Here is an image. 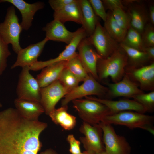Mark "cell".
<instances>
[{"label": "cell", "instance_id": "obj_1", "mask_svg": "<svg viewBox=\"0 0 154 154\" xmlns=\"http://www.w3.org/2000/svg\"><path fill=\"white\" fill-rule=\"evenodd\" d=\"M46 123L28 120L15 108L0 112V154H38L42 146L39 137Z\"/></svg>", "mask_w": 154, "mask_h": 154}, {"label": "cell", "instance_id": "obj_2", "mask_svg": "<svg viewBox=\"0 0 154 154\" xmlns=\"http://www.w3.org/2000/svg\"><path fill=\"white\" fill-rule=\"evenodd\" d=\"M128 60L126 54L120 46L108 57L99 59L97 64L98 79L110 77L114 83L120 81L124 75Z\"/></svg>", "mask_w": 154, "mask_h": 154}, {"label": "cell", "instance_id": "obj_3", "mask_svg": "<svg viewBox=\"0 0 154 154\" xmlns=\"http://www.w3.org/2000/svg\"><path fill=\"white\" fill-rule=\"evenodd\" d=\"M124 126L131 129L140 128L154 134V117L131 111H125L106 116L101 121Z\"/></svg>", "mask_w": 154, "mask_h": 154}, {"label": "cell", "instance_id": "obj_4", "mask_svg": "<svg viewBox=\"0 0 154 154\" xmlns=\"http://www.w3.org/2000/svg\"><path fill=\"white\" fill-rule=\"evenodd\" d=\"M73 107L84 122L92 125L99 124L106 116L110 115L108 108L96 100L85 98L72 101Z\"/></svg>", "mask_w": 154, "mask_h": 154}, {"label": "cell", "instance_id": "obj_5", "mask_svg": "<svg viewBox=\"0 0 154 154\" xmlns=\"http://www.w3.org/2000/svg\"><path fill=\"white\" fill-rule=\"evenodd\" d=\"M22 29L14 7H9L4 21L0 23V37L6 44H11L12 49L17 54L22 49L19 40Z\"/></svg>", "mask_w": 154, "mask_h": 154}, {"label": "cell", "instance_id": "obj_6", "mask_svg": "<svg viewBox=\"0 0 154 154\" xmlns=\"http://www.w3.org/2000/svg\"><path fill=\"white\" fill-rule=\"evenodd\" d=\"M30 70L29 66L22 68L16 89L17 98L40 102L41 88Z\"/></svg>", "mask_w": 154, "mask_h": 154}, {"label": "cell", "instance_id": "obj_7", "mask_svg": "<svg viewBox=\"0 0 154 154\" xmlns=\"http://www.w3.org/2000/svg\"><path fill=\"white\" fill-rule=\"evenodd\" d=\"M105 150L108 154H131V146L123 136L117 135L111 125L101 122Z\"/></svg>", "mask_w": 154, "mask_h": 154}, {"label": "cell", "instance_id": "obj_8", "mask_svg": "<svg viewBox=\"0 0 154 154\" xmlns=\"http://www.w3.org/2000/svg\"><path fill=\"white\" fill-rule=\"evenodd\" d=\"M87 37L98 54L103 58L109 56L120 46L119 43L109 35L98 20L94 32Z\"/></svg>", "mask_w": 154, "mask_h": 154}, {"label": "cell", "instance_id": "obj_9", "mask_svg": "<svg viewBox=\"0 0 154 154\" xmlns=\"http://www.w3.org/2000/svg\"><path fill=\"white\" fill-rule=\"evenodd\" d=\"M108 88L99 83L94 78L89 75L83 83L68 92L61 102L62 106H67L70 101L92 95H102L108 93Z\"/></svg>", "mask_w": 154, "mask_h": 154}, {"label": "cell", "instance_id": "obj_10", "mask_svg": "<svg viewBox=\"0 0 154 154\" xmlns=\"http://www.w3.org/2000/svg\"><path fill=\"white\" fill-rule=\"evenodd\" d=\"M79 131L84 135L80 140L86 151L97 153L105 150L102 131L99 124L92 125L83 122Z\"/></svg>", "mask_w": 154, "mask_h": 154}, {"label": "cell", "instance_id": "obj_11", "mask_svg": "<svg viewBox=\"0 0 154 154\" xmlns=\"http://www.w3.org/2000/svg\"><path fill=\"white\" fill-rule=\"evenodd\" d=\"M77 49L81 62L87 73L98 80L97 64L99 59L102 58L98 54L87 37L81 41Z\"/></svg>", "mask_w": 154, "mask_h": 154}, {"label": "cell", "instance_id": "obj_12", "mask_svg": "<svg viewBox=\"0 0 154 154\" xmlns=\"http://www.w3.org/2000/svg\"><path fill=\"white\" fill-rule=\"evenodd\" d=\"M76 33L72 41L56 57L44 61H37L29 66L30 70L37 71L53 64L63 61H67L76 53V50L81 41L88 36L85 31L81 27L76 30Z\"/></svg>", "mask_w": 154, "mask_h": 154}, {"label": "cell", "instance_id": "obj_13", "mask_svg": "<svg viewBox=\"0 0 154 154\" xmlns=\"http://www.w3.org/2000/svg\"><path fill=\"white\" fill-rule=\"evenodd\" d=\"M68 92L58 80L41 88L40 102L46 114L48 115L55 108L58 102Z\"/></svg>", "mask_w": 154, "mask_h": 154}, {"label": "cell", "instance_id": "obj_14", "mask_svg": "<svg viewBox=\"0 0 154 154\" xmlns=\"http://www.w3.org/2000/svg\"><path fill=\"white\" fill-rule=\"evenodd\" d=\"M49 40L45 37L40 42L30 44L25 48H22L17 54V59L11 66V68L13 69L17 67L22 68L26 66L29 67L37 62L38 58Z\"/></svg>", "mask_w": 154, "mask_h": 154}, {"label": "cell", "instance_id": "obj_15", "mask_svg": "<svg viewBox=\"0 0 154 154\" xmlns=\"http://www.w3.org/2000/svg\"><path fill=\"white\" fill-rule=\"evenodd\" d=\"M0 2L11 3L19 10L22 16L21 25L23 29L26 31L31 27L36 13L43 9L45 5L44 3L42 2L29 3L23 0H0Z\"/></svg>", "mask_w": 154, "mask_h": 154}, {"label": "cell", "instance_id": "obj_16", "mask_svg": "<svg viewBox=\"0 0 154 154\" xmlns=\"http://www.w3.org/2000/svg\"><path fill=\"white\" fill-rule=\"evenodd\" d=\"M85 98L96 100L105 105L109 110L110 115L125 111H133L143 114L147 112L142 105L134 100L123 99L113 100L89 96Z\"/></svg>", "mask_w": 154, "mask_h": 154}, {"label": "cell", "instance_id": "obj_17", "mask_svg": "<svg viewBox=\"0 0 154 154\" xmlns=\"http://www.w3.org/2000/svg\"><path fill=\"white\" fill-rule=\"evenodd\" d=\"M108 93L111 98L120 96L131 98L133 96L143 93L137 85L133 81L128 75H124L120 81L114 83H107Z\"/></svg>", "mask_w": 154, "mask_h": 154}, {"label": "cell", "instance_id": "obj_18", "mask_svg": "<svg viewBox=\"0 0 154 154\" xmlns=\"http://www.w3.org/2000/svg\"><path fill=\"white\" fill-rule=\"evenodd\" d=\"M46 33V37L48 40L64 42L67 45L72 40L76 33L67 29L64 24L54 19L42 28Z\"/></svg>", "mask_w": 154, "mask_h": 154}, {"label": "cell", "instance_id": "obj_19", "mask_svg": "<svg viewBox=\"0 0 154 154\" xmlns=\"http://www.w3.org/2000/svg\"><path fill=\"white\" fill-rule=\"evenodd\" d=\"M14 104L19 113L28 120H38L39 116L44 112L40 102L17 98L14 100Z\"/></svg>", "mask_w": 154, "mask_h": 154}, {"label": "cell", "instance_id": "obj_20", "mask_svg": "<svg viewBox=\"0 0 154 154\" xmlns=\"http://www.w3.org/2000/svg\"><path fill=\"white\" fill-rule=\"evenodd\" d=\"M129 2L127 13L130 21V27L142 34L149 18L146 9L139 3Z\"/></svg>", "mask_w": 154, "mask_h": 154}, {"label": "cell", "instance_id": "obj_21", "mask_svg": "<svg viewBox=\"0 0 154 154\" xmlns=\"http://www.w3.org/2000/svg\"><path fill=\"white\" fill-rule=\"evenodd\" d=\"M53 17L63 24L68 21H72L81 24L82 14L79 0H74L62 9L54 12Z\"/></svg>", "mask_w": 154, "mask_h": 154}, {"label": "cell", "instance_id": "obj_22", "mask_svg": "<svg viewBox=\"0 0 154 154\" xmlns=\"http://www.w3.org/2000/svg\"><path fill=\"white\" fill-rule=\"evenodd\" d=\"M66 62L67 61H63L56 62L42 69L36 78L41 88L58 80L62 71L66 67Z\"/></svg>", "mask_w": 154, "mask_h": 154}, {"label": "cell", "instance_id": "obj_23", "mask_svg": "<svg viewBox=\"0 0 154 154\" xmlns=\"http://www.w3.org/2000/svg\"><path fill=\"white\" fill-rule=\"evenodd\" d=\"M131 74L139 83L141 88L152 90L154 84V63L139 68H134Z\"/></svg>", "mask_w": 154, "mask_h": 154}, {"label": "cell", "instance_id": "obj_24", "mask_svg": "<svg viewBox=\"0 0 154 154\" xmlns=\"http://www.w3.org/2000/svg\"><path fill=\"white\" fill-rule=\"evenodd\" d=\"M68 106L55 108L48 115L52 121L65 130H70L74 128L76 124L75 116L67 112Z\"/></svg>", "mask_w": 154, "mask_h": 154}, {"label": "cell", "instance_id": "obj_25", "mask_svg": "<svg viewBox=\"0 0 154 154\" xmlns=\"http://www.w3.org/2000/svg\"><path fill=\"white\" fill-rule=\"evenodd\" d=\"M82 14V27L88 37L94 32L98 21L88 0H79Z\"/></svg>", "mask_w": 154, "mask_h": 154}, {"label": "cell", "instance_id": "obj_26", "mask_svg": "<svg viewBox=\"0 0 154 154\" xmlns=\"http://www.w3.org/2000/svg\"><path fill=\"white\" fill-rule=\"evenodd\" d=\"M107 14L103 27L109 35L116 41L120 43L123 41L127 31L117 23L110 11H109Z\"/></svg>", "mask_w": 154, "mask_h": 154}, {"label": "cell", "instance_id": "obj_27", "mask_svg": "<svg viewBox=\"0 0 154 154\" xmlns=\"http://www.w3.org/2000/svg\"><path fill=\"white\" fill-rule=\"evenodd\" d=\"M66 68L77 78L80 82H83L89 75L83 67L77 53L67 61Z\"/></svg>", "mask_w": 154, "mask_h": 154}, {"label": "cell", "instance_id": "obj_28", "mask_svg": "<svg viewBox=\"0 0 154 154\" xmlns=\"http://www.w3.org/2000/svg\"><path fill=\"white\" fill-rule=\"evenodd\" d=\"M121 43L128 47L143 51L144 47L141 34L130 27L127 30L123 41Z\"/></svg>", "mask_w": 154, "mask_h": 154}, {"label": "cell", "instance_id": "obj_29", "mask_svg": "<svg viewBox=\"0 0 154 154\" xmlns=\"http://www.w3.org/2000/svg\"><path fill=\"white\" fill-rule=\"evenodd\" d=\"M119 45L125 52L128 59H129L132 64H139L149 60L147 54L144 51L128 47L121 43H120Z\"/></svg>", "mask_w": 154, "mask_h": 154}, {"label": "cell", "instance_id": "obj_30", "mask_svg": "<svg viewBox=\"0 0 154 154\" xmlns=\"http://www.w3.org/2000/svg\"><path fill=\"white\" fill-rule=\"evenodd\" d=\"M58 80L68 92L78 86L80 82L77 78L66 68L62 71Z\"/></svg>", "mask_w": 154, "mask_h": 154}, {"label": "cell", "instance_id": "obj_31", "mask_svg": "<svg viewBox=\"0 0 154 154\" xmlns=\"http://www.w3.org/2000/svg\"><path fill=\"white\" fill-rule=\"evenodd\" d=\"M134 100L142 105L147 112H153L154 110V91L147 93H143L133 96Z\"/></svg>", "mask_w": 154, "mask_h": 154}, {"label": "cell", "instance_id": "obj_32", "mask_svg": "<svg viewBox=\"0 0 154 154\" xmlns=\"http://www.w3.org/2000/svg\"><path fill=\"white\" fill-rule=\"evenodd\" d=\"M110 11L117 23L123 29L127 31L130 27V21L127 13L124 9L116 7Z\"/></svg>", "mask_w": 154, "mask_h": 154}, {"label": "cell", "instance_id": "obj_33", "mask_svg": "<svg viewBox=\"0 0 154 154\" xmlns=\"http://www.w3.org/2000/svg\"><path fill=\"white\" fill-rule=\"evenodd\" d=\"M8 45L4 42L0 37V75L6 70L7 58L11 54Z\"/></svg>", "mask_w": 154, "mask_h": 154}, {"label": "cell", "instance_id": "obj_34", "mask_svg": "<svg viewBox=\"0 0 154 154\" xmlns=\"http://www.w3.org/2000/svg\"><path fill=\"white\" fill-rule=\"evenodd\" d=\"M142 34V42L144 48L154 46V29L152 25H147Z\"/></svg>", "mask_w": 154, "mask_h": 154}, {"label": "cell", "instance_id": "obj_35", "mask_svg": "<svg viewBox=\"0 0 154 154\" xmlns=\"http://www.w3.org/2000/svg\"><path fill=\"white\" fill-rule=\"evenodd\" d=\"M94 11L96 16L101 18L105 21L107 17V13L102 1L100 0H89Z\"/></svg>", "mask_w": 154, "mask_h": 154}, {"label": "cell", "instance_id": "obj_36", "mask_svg": "<svg viewBox=\"0 0 154 154\" xmlns=\"http://www.w3.org/2000/svg\"><path fill=\"white\" fill-rule=\"evenodd\" d=\"M67 140L70 144V152L72 154H78L81 153L80 149V141L76 140L74 135L70 134L68 135Z\"/></svg>", "mask_w": 154, "mask_h": 154}, {"label": "cell", "instance_id": "obj_37", "mask_svg": "<svg viewBox=\"0 0 154 154\" xmlns=\"http://www.w3.org/2000/svg\"><path fill=\"white\" fill-rule=\"evenodd\" d=\"M74 0H49L48 3L54 12H55L62 9L67 5L73 2Z\"/></svg>", "mask_w": 154, "mask_h": 154}, {"label": "cell", "instance_id": "obj_38", "mask_svg": "<svg viewBox=\"0 0 154 154\" xmlns=\"http://www.w3.org/2000/svg\"><path fill=\"white\" fill-rule=\"evenodd\" d=\"M104 7L110 9L116 7L124 9V7L122 1L119 0H103L102 1Z\"/></svg>", "mask_w": 154, "mask_h": 154}, {"label": "cell", "instance_id": "obj_39", "mask_svg": "<svg viewBox=\"0 0 154 154\" xmlns=\"http://www.w3.org/2000/svg\"><path fill=\"white\" fill-rule=\"evenodd\" d=\"M143 51L147 54L149 60H153L154 59V46L145 47Z\"/></svg>", "mask_w": 154, "mask_h": 154}, {"label": "cell", "instance_id": "obj_40", "mask_svg": "<svg viewBox=\"0 0 154 154\" xmlns=\"http://www.w3.org/2000/svg\"><path fill=\"white\" fill-rule=\"evenodd\" d=\"M149 17L152 25L154 24V6L151 5L149 7Z\"/></svg>", "mask_w": 154, "mask_h": 154}, {"label": "cell", "instance_id": "obj_41", "mask_svg": "<svg viewBox=\"0 0 154 154\" xmlns=\"http://www.w3.org/2000/svg\"><path fill=\"white\" fill-rule=\"evenodd\" d=\"M40 154H57V153L56 151L50 148L41 152Z\"/></svg>", "mask_w": 154, "mask_h": 154}, {"label": "cell", "instance_id": "obj_42", "mask_svg": "<svg viewBox=\"0 0 154 154\" xmlns=\"http://www.w3.org/2000/svg\"><path fill=\"white\" fill-rule=\"evenodd\" d=\"M96 154H108L105 150L102 151L101 152L96 153Z\"/></svg>", "mask_w": 154, "mask_h": 154}, {"label": "cell", "instance_id": "obj_43", "mask_svg": "<svg viewBox=\"0 0 154 154\" xmlns=\"http://www.w3.org/2000/svg\"><path fill=\"white\" fill-rule=\"evenodd\" d=\"M88 152V154H96L95 152L92 151H87Z\"/></svg>", "mask_w": 154, "mask_h": 154}, {"label": "cell", "instance_id": "obj_44", "mask_svg": "<svg viewBox=\"0 0 154 154\" xmlns=\"http://www.w3.org/2000/svg\"><path fill=\"white\" fill-rule=\"evenodd\" d=\"M88 152L86 151L78 154H88Z\"/></svg>", "mask_w": 154, "mask_h": 154}, {"label": "cell", "instance_id": "obj_45", "mask_svg": "<svg viewBox=\"0 0 154 154\" xmlns=\"http://www.w3.org/2000/svg\"><path fill=\"white\" fill-rule=\"evenodd\" d=\"M2 107V104L1 103V102H0V108H1Z\"/></svg>", "mask_w": 154, "mask_h": 154}]
</instances>
